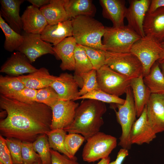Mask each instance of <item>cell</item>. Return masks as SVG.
Returning a JSON list of instances; mask_svg holds the SVG:
<instances>
[{
	"label": "cell",
	"mask_w": 164,
	"mask_h": 164,
	"mask_svg": "<svg viewBox=\"0 0 164 164\" xmlns=\"http://www.w3.org/2000/svg\"><path fill=\"white\" fill-rule=\"evenodd\" d=\"M79 104L72 100H58L51 108L52 118L51 130L64 128L70 125L74 121Z\"/></svg>",
	"instance_id": "11"
},
{
	"label": "cell",
	"mask_w": 164,
	"mask_h": 164,
	"mask_svg": "<svg viewBox=\"0 0 164 164\" xmlns=\"http://www.w3.org/2000/svg\"><path fill=\"white\" fill-rule=\"evenodd\" d=\"M160 43L163 50V52L161 58V59H162L164 58V39L160 42Z\"/></svg>",
	"instance_id": "48"
},
{
	"label": "cell",
	"mask_w": 164,
	"mask_h": 164,
	"mask_svg": "<svg viewBox=\"0 0 164 164\" xmlns=\"http://www.w3.org/2000/svg\"><path fill=\"white\" fill-rule=\"evenodd\" d=\"M0 27L5 37L4 44V49L9 52H12L15 50L17 51L23 42V36L12 29L1 15Z\"/></svg>",
	"instance_id": "29"
},
{
	"label": "cell",
	"mask_w": 164,
	"mask_h": 164,
	"mask_svg": "<svg viewBox=\"0 0 164 164\" xmlns=\"http://www.w3.org/2000/svg\"><path fill=\"white\" fill-rule=\"evenodd\" d=\"M103 37L105 50L116 53L130 52L133 45L141 37L128 25L105 27Z\"/></svg>",
	"instance_id": "4"
},
{
	"label": "cell",
	"mask_w": 164,
	"mask_h": 164,
	"mask_svg": "<svg viewBox=\"0 0 164 164\" xmlns=\"http://www.w3.org/2000/svg\"><path fill=\"white\" fill-rule=\"evenodd\" d=\"M37 91L36 90L25 87L21 90L14 91L3 96L21 102L31 103L35 102Z\"/></svg>",
	"instance_id": "38"
},
{
	"label": "cell",
	"mask_w": 164,
	"mask_h": 164,
	"mask_svg": "<svg viewBox=\"0 0 164 164\" xmlns=\"http://www.w3.org/2000/svg\"><path fill=\"white\" fill-rule=\"evenodd\" d=\"M142 74L131 79L130 87L133 95L137 117L142 113L151 94L149 88L144 83Z\"/></svg>",
	"instance_id": "24"
},
{
	"label": "cell",
	"mask_w": 164,
	"mask_h": 164,
	"mask_svg": "<svg viewBox=\"0 0 164 164\" xmlns=\"http://www.w3.org/2000/svg\"><path fill=\"white\" fill-rule=\"evenodd\" d=\"M74 58L75 68L73 77L79 87L81 88L83 85L82 75L92 70L93 68L84 48L77 44L75 49Z\"/></svg>",
	"instance_id": "27"
},
{
	"label": "cell",
	"mask_w": 164,
	"mask_h": 164,
	"mask_svg": "<svg viewBox=\"0 0 164 164\" xmlns=\"http://www.w3.org/2000/svg\"><path fill=\"white\" fill-rule=\"evenodd\" d=\"M0 107L7 114L0 121L3 136L32 143L51 130L52 111L45 104L22 103L1 94Z\"/></svg>",
	"instance_id": "1"
},
{
	"label": "cell",
	"mask_w": 164,
	"mask_h": 164,
	"mask_svg": "<svg viewBox=\"0 0 164 164\" xmlns=\"http://www.w3.org/2000/svg\"><path fill=\"white\" fill-rule=\"evenodd\" d=\"M102 8L103 16L110 20L113 27H119L124 25L127 8L124 0H100Z\"/></svg>",
	"instance_id": "18"
},
{
	"label": "cell",
	"mask_w": 164,
	"mask_h": 164,
	"mask_svg": "<svg viewBox=\"0 0 164 164\" xmlns=\"http://www.w3.org/2000/svg\"><path fill=\"white\" fill-rule=\"evenodd\" d=\"M21 146L23 164H35L41 160L33 149L32 143L22 142Z\"/></svg>",
	"instance_id": "39"
},
{
	"label": "cell",
	"mask_w": 164,
	"mask_h": 164,
	"mask_svg": "<svg viewBox=\"0 0 164 164\" xmlns=\"http://www.w3.org/2000/svg\"><path fill=\"white\" fill-rule=\"evenodd\" d=\"M50 86L55 91L59 100H72L78 97L79 87L73 76L67 73L60 74Z\"/></svg>",
	"instance_id": "14"
},
{
	"label": "cell",
	"mask_w": 164,
	"mask_h": 164,
	"mask_svg": "<svg viewBox=\"0 0 164 164\" xmlns=\"http://www.w3.org/2000/svg\"><path fill=\"white\" fill-rule=\"evenodd\" d=\"M32 145L34 150L39 155L43 164H50L51 148L46 135L39 136L32 142Z\"/></svg>",
	"instance_id": "31"
},
{
	"label": "cell",
	"mask_w": 164,
	"mask_h": 164,
	"mask_svg": "<svg viewBox=\"0 0 164 164\" xmlns=\"http://www.w3.org/2000/svg\"><path fill=\"white\" fill-rule=\"evenodd\" d=\"M91 63L93 69L97 70L105 65V51L91 47L82 46Z\"/></svg>",
	"instance_id": "37"
},
{
	"label": "cell",
	"mask_w": 164,
	"mask_h": 164,
	"mask_svg": "<svg viewBox=\"0 0 164 164\" xmlns=\"http://www.w3.org/2000/svg\"><path fill=\"white\" fill-rule=\"evenodd\" d=\"M81 77L83 81V85L79 91V97L91 91L100 89L97 80L96 70L93 69L84 73Z\"/></svg>",
	"instance_id": "34"
},
{
	"label": "cell",
	"mask_w": 164,
	"mask_h": 164,
	"mask_svg": "<svg viewBox=\"0 0 164 164\" xmlns=\"http://www.w3.org/2000/svg\"><path fill=\"white\" fill-rule=\"evenodd\" d=\"M96 76L99 88L110 94L119 97L125 93L130 87L131 79L106 65L96 70Z\"/></svg>",
	"instance_id": "9"
},
{
	"label": "cell",
	"mask_w": 164,
	"mask_h": 164,
	"mask_svg": "<svg viewBox=\"0 0 164 164\" xmlns=\"http://www.w3.org/2000/svg\"><path fill=\"white\" fill-rule=\"evenodd\" d=\"M64 0H50L39 9L48 24L53 25L69 19L64 7Z\"/></svg>",
	"instance_id": "26"
},
{
	"label": "cell",
	"mask_w": 164,
	"mask_h": 164,
	"mask_svg": "<svg viewBox=\"0 0 164 164\" xmlns=\"http://www.w3.org/2000/svg\"><path fill=\"white\" fill-rule=\"evenodd\" d=\"M23 53L19 51L13 53L1 67L0 72L12 76L32 73L38 69Z\"/></svg>",
	"instance_id": "16"
},
{
	"label": "cell",
	"mask_w": 164,
	"mask_h": 164,
	"mask_svg": "<svg viewBox=\"0 0 164 164\" xmlns=\"http://www.w3.org/2000/svg\"><path fill=\"white\" fill-rule=\"evenodd\" d=\"M35 164H43L42 163L41 160H40L39 162L36 163Z\"/></svg>",
	"instance_id": "49"
},
{
	"label": "cell",
	"mask_w": 164,
	"mask_h": 164,
	"mask_svg": "<svg viewBox=\"0 0 164 164\" xmlns=\"http://www.w3.org/2000/svg\"><path fill=\"white\" fill-rule=\"evenodd\" d=\"M77 43L73 36L68 37L53 47L54 55L60 60V67L63 70H74V51Z\"/></svg>",
	"instance_id": "21"
},
{
	"label": "cell",
	"mask_w": 164,
	"mask_h": 164,
	"mask_svg": "<svg viewBox=\"0 0 164 164\" xmlns=\"http://www.w3.org/2000/svg\"><path fill=\"white\" fill-rule=\"evenodd\" d=\"M5 139L13 164H23L22 156V141L13 138H6Z\"/></svg>",
	"instance_id": "40"
},
{
	"label": "cell",
	"mask_w": 164,
	"mask_h": 164,
	"mask_svg": "<svg viewBox=\"0 0 164 164\" xmlns=\"http://www.w3.org/2000/svg\"><path fill=\"white\" fill-rule=\"evenodd\" d=\"M46 135L51 149L63 153L71 159H75L72 158L65 148L64 142L67 134L63 129L52 130L47 132Z\"/></svg>",
	"instance_id": "30"
},
{
	"label": "cell",
	"mask_w": 164,
	"mask_h": 164,
	"mask_svg": "<svg viewBox=\"0 0 164 164\" xmlns=\"http://www.w3.org/2000/svg\"><path fill=\"white\" fill-rule=\"evenodd\" d=\"M106 111L104 102L91 99L83 101L77 109L73 122L63 129L69 133L80 134L87 140L99 132Z\"/></svg>",
	"instance_id": "2"
},
{
	"label": "cell",
	"mask_w": 164,
	"mask_h": 164,
	"mask_svg": "<svg viewBox=\"0 0 164 164\" xmlns=\"http://www.w3.org/2000/svg\"><path fill=\"white\" fill-rule=\"evenodd\" d=\"M23 0H1L0 15L9 26L20 34L22 29L21 17L19 15L21 5Z\"/></svg>",
	"instance_id": "20"
},
{
	"label": "cell",
	"mask_w": 164,
	"mask_h": 164,
	"mask_svg": "<svg viewBox=\"0 0 164 164\" xmlns=\"http://www.w3.org/2000/svg\"><path fill=\"white\" fill-rule=\"evenodd\" d=\"M50 0H28L27 1L31 3L32 5L37 8H41L43 6L48 4Z\"/></svg>",
	"instance_id": "45"
},
{
	"label": "cell",
	"mask_w": 164,
	"mask_h": 164,
	"mask_svg": "<svg viewBox=\"0 0 164 164\" xmlns=\"http://www.w3.org/2000/svg\"><path fill=\"white\" fill-rule=\"evenodd\" d=\"M156 137V134L148 120L146 105L142 114L132 127L130 134V142L132 144L138 145L149 144Z\"/></svg>",
	"instance_id": "15"
},
{
	"label": "cell",
	"mask_w": 164,
	"mask_h": 164,
	"mask_svg": "<svg viewBox=\"0 0 164 164\" xmlns=\"http://www.w3.org/2000/svg\"><path fill=\"white\" fill-rule=\"evenodd\" d=\"M85 140V138L79 134L69 133L67 134L65 139V146L72 158H76L75 155Z\"/></svg>",
	"instance_id": "35"
},
{
	"label": "cell",
	"mask_w": 164,
	"mask_h": 164,
	"mask_svg": "<svg viewBox=\"0 0 164 164\" xmlns=\"http://www.w3.org/2000/svg\"><path fill=\"white\" fill-rule=\"evenodd\" d=\"M145 36H151L159 42L164 39V7L152 13H146L144 22Z\"/></svg>",
	"instance_id": "19"
},
{
	"label": "cell",
	"mask_w": 164,
	"mask_h": 164,
	"mask_svg": "<svg viewBox=\"0 0 164 164\" xmlns=\"http://www.w3.org/2000/svg\"><path fill=\"white\" fill-rule=\"evenodd\" d=\"M105 65L130 79L142 74V65L137 57L130 52L116 53L105 51Z\"/></svg>",
	"instance_id": "8"
},
{
	"label": "cell",
	"mask_w": 164,
	"mask_h": 164,
	"mask_svg": "<svg viewBox=\"0 0 164 164\" xmlns=\"http://www.w3.org/2000/svg\"><path fill=\"white\" fill-rule=\"evenodd\" d=\"M148 122L156 134L164 131V94H151L146 104Z\"/></svg>",
	"instance_id": "13"
},
{
	"label": "cell",
	"mask_w": 164,
	"mask_h": 164,
	"mask_svg": "<svg viewBox=\"0 0 164 164\" xmlns=\"http://www.w3.org/2000/svg\"><path fill=\"white\" fill-rule=\"evenodd\" d=\"M25 88L18 77L0 76V93L5 95L10 93L21 90Z\"/></svg>",
	"instance_id": "33"
},
{
	"label": "cell",
	"mask_w": 164,
	"mask_h": 164,
	"mask_svg": "<svg viewBox=\"0 0 164 164\" xmlns=\"http://www.w3.org/2000/svg\"><path fill=\"white\" fill-rule=\"evenodd\" d=\"M21 17L26 33L41 34L48 24L39 9L32 5L27 7Z\"/></svg>",
	"instance_id": "17"
},
{
	"label": "cell",
	"mask_w": 164,
	"mask_h": 164,
	"mask_svg": "<svg viewBox=\"0 0 164 164\" xmlns=\"http://www.w3.org/2000/svg\"><path fill=\"white\" fill-rule=\"evenodd\" d=\"M130 52L140 62L144 77L149 73L153 65L161 59L163 50L160 42L151 36H145L134 43Z\"/></svg>",
	"instance_id": "6"
},
{
	"label": "cell",
	"mask_w": 164,
	"mask_h": 164,
	"mask_svg": "<svg viewBox=\"0 0 164 164\" xmlns=\"http://www.w3.org/2000/svg\"><path fill=\"white\" fill-rule=\"evenodd\" d=\"M23 35V42L17 51L24 54L31 63L43 55L47 54L54 55L52 45L43 40L40 34L25 32Z\"/></svg>",
	"instance_id": "10"
},
{
	"label": "cell",
	"mask_w": 164,
	"mask_h": 164,
	"mask_svg": "<svg viewBox=\"0 0 164 164\" xmlns=\"http://www.w3.org/2000/svg\"><path fill=\"white\" fill-rule=\"evenodd\" d=\"M64 7L70 20L80 15L92 17L96 11L91 0H64Z\"/></svg>",
	"instance_id": "25"
},
{
	"label": "cell",
	"mask_w": 164,
	"mask_h": 164,
	"mask_svg": "<svg viewBox=\"0 0 164 164\" xmlns=\"http://www.w3.org/2000/svg\"><path fill=\"white\" fill-rule=\"evenodd\" d=\"M17 77L25 87L36 90L50 86L57 77L51 75L48 70L44 67L28 75Z\"/></svg>",
	"instance_id": "23"
},
{
	"label": "cell",
	"mask_w": 164,
	"mask_h": 164,
	"mask_svg": "<svg viewBox=\"0 0 164 164\" xmlns=\"http://www.w3.org/2000/svg\"><path fill=\"white\" fill-rule=\"evenodd\" d=\"M73 28L71 20L53 24H48L41 34L43 40L56 46L65 38L72 36Z\"/></svg>",
	"instance_id": "22"
},
{
	"label": "cell",
	"mask_w": 164,
	"mask_h": 164,
	"mask_svg": "<svg viewBox=\"0 0 164 164\" xmlns=\"http://www.w3.org/2000/svg\"><path fill=\"white\" fill-rule=\"evenodd\" d=\"M143 80L151 94H164V75L158 61L153 65L149 73L143 77Z\"/></svg>",
	"instance_id": "28"
},
{
	"label": "cell",
	"mask_w": 164,
	"mask_h": 164,
	"mask_svg": "<svg viewBox=\"0 0 164 164\" xmlns=\"http://www.w3.org/2000/svg\"><path fill=\"white\" fill-rule=\"evenodd\" d=\"M81 99H93L112 104H122L125 101V99L108 94L101 89L90 91L83 95L78 97L74 101Z\"/></svg>",
	"instance_id": "32"
},
{
	"label": "cell",
	"mask_w": 164,
	"mask_h": 164,
	"mask_svg": "<svg viewBox=\"0 0 164 164\" xmlns=\"http://www.w3.org/2000/svg\"><path fill=\"white\" fill-rule=\"evenodd\" d=\"M110 159L109 157L101 159L97 164H109L110 162Z\"/></svg>",
	"instance_id": "46"
},
{
	"label": "cell",
	"mask_w": 164,
	"mask_h": 164,
	"mask_svg": "<svg viewBox=\"0 0 164 164\" xmlns=\"http://www.w3.org/2000/svg\"><path fill=\"white\" fill-rule=\"evenodd\" d=\"M0 164H13L6 139L1 135H0Z\"/></svg>",
	"instance_id": "41"
},
{
	"label": "cell",
	"mask_w": 164,
	"mask_h": 164,
	"mask_svg": "<svg viewBox=\"0 0 164 164\" xmlns=\"http://www.w3.org/2000/svg\"><path fill=\"white\" fill-rule=\"evenodd\" d=\"M87 141L82 157L84 161L88 162L108 157L117 146L115 137L102 132H98Z\"/></svg>",
	"instance_id": "7"
},
{
	"label": "cell",
	"mask_w": 164,
	"mask_h": 164,
	"mask_svg": "<svg viewBox=\"0 0 164 164\" xmlns=\"http://www.w3.org/2000/svg\"><path fill=\"white\" fill-rule=\"evenodd\" d=\"M150 0H130L127 8L125 18L128 25L141 37L145 35L143 30V23L145 15L148 12Z\"/></svg>",
	"instance_id": "12"
},
{
	"label": "cell",
	"mask_w": 164,
	"mask_h": 164,
	"mask_svg": "<svg viewBox=\"0 0 164 164\" xmlns=\"http://www.w3.org/2000/svg\"><path fill=\"white\" fill-rule=\"evenodd\" d=\"M58 100L57 93L50 86L37 90L35 101L51 108Z\"/></svg>",
	"instance_id": "36"
},
{
	"label": "cell",
	"mask_w": 164,
	"mask_h": 164,
	"mask_svg": "<svg viewBox=\"0 0 164 164\" xmlns=\"http://www.w3.org/2000/svg\"><path fill=\"white\" fill-rule=\"evenodd\" d=\"M72 36L77 44L105 50L101 41L105 28L92 17L78 16L71 19Z\"/></svg>",
	"instance_id": "3"
},
{
	"label": "cell",
	"mask_w": 164,
	"mask_h": 164,
	"mask_svg": "<svg viewBox=\"0 0 164 164\" xmlns=\"http://www.w3.org/2000/svg\"><path fill=\"white\" fill-rule=\"evenodd\" d=\"M128 150L121 148L118 152L115 160L109 164H122L125 158L128 155Z\"/></svg>",
	"instance_id": "43"
},
{
	"label": "cell",
	"mask_w": 164,
	"mask_h": 164,
	"mask_svg": "<svg viewBox=\"0 0 164 164\" xmlns=\"http://www.w3.org/2000/svg\"><path fill=\"white\" fill-rule=\"evenodd\" d=\"M126 97L122 104H114L118 108L114 110L118 122L120 125L122 133L119 138L118 145L122 148L128 150L132 144L130 140V134L132 127L136 120V111L131 87L127 89Z\"/></svg>",
	"instance_id": "5"
},
{
	"label": "cell",
	"mask_w": 164,
	"mask_h": 164,
	"mask_svg": "<svg viewBox=\"0 0 164 164\" xmlns=\"http://www.w3.org/2000/svg\"><path fill=\"white\" fill-rule=\"evenodd\" d=\"M51 162L50 164H79L77 158L71 159L59 152L50 149Z\"/></svg>",
	"instance_id": "42"
},
{
	"label": "cell",
	"mask_w": 164,
	"mask_h": 164,
	"mask_svg": "<svg viewBox=\"0 0 164 164\" xmlns=\"http://www.w3.org/2000/svg\"><path fill=\"white\" fill-rule=\"evenodd\" d=\"M164 7V0H151L148 12L152 13L158 9Z\"/></svg>",
	"instance_id": "44"
},
{
	"label": "cell",
	"mask_w": 164,
	"mask_h": 164,
	"mask_svg": "<svg viewBox=\"0 0 164 164\" xmlns=\"http://www.w3.org/2000/svg\"><path fill=\"white\" fill-rule=\"evenodd\" d=\"M162 72L164 75V58L158 61Z\"/></svg>",
	"instance_id": "47"
}]
</instances>
